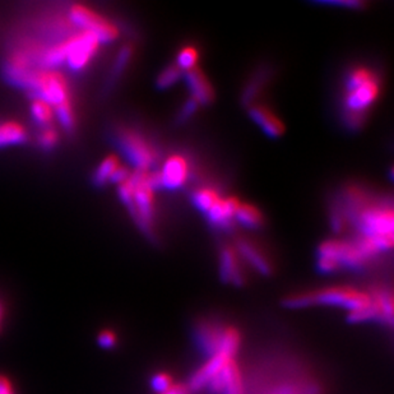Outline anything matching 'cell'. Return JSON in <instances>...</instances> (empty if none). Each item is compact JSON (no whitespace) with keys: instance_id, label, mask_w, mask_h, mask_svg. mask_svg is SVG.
<instances>
[{"instance_id":"6da1fadb","label":"cell","mask_w":394,"mask_h":394,"mask_svg":"<svg viewBox=\"0 0 394 394\" xmlns=\"http://www.w3.org/2000/svg\"><path fill=\"white\" fill-rule=\"evenodd\" d=\"M161 181L159 171H141L130 172L127 181L119 186V198L128 208L129 215L138 229L153 242L154 233V193L160 190Z\"/></svg>"},{"instance_id":"7a4b0ae2","label":"cell","mask_w":394,"mask_h":394,"mask_svg":"<svg viewBox=\"0 0 394 394\" xmlns=\"http://www.w3.org/2000/svg\"><path fill=\"white\" fill-rule=\"evenodd\" d=\"M380 93L379 75L368 66H356L347 73L343 96V123L356 132L362 128L373 104Z\"/></svg>"},{"instance_id":"3957f363","label":"cell","mask_w":394,"mask_h":394,"mask_svg":"<svg viewBox=\"0 0 394 394\" xmlns=\"http://www.w3.org/2000/svg\"><path fill=\"white\" fill-rule=\"evenodd\" d=\"M370 294L350 286H330L318 290L303 291L283 300V305L291 309L309 306H336L345 307L348 313L370 305Z\"/></svg>"},{"instance_id":"277c9868","label":"cell","mask_w":394,"mask_h":394,"mask_svg":"<svg viewBox=\"0 0 394 394\" xmlns=\"http://www.w3.org/2000/svg\"><path fill=\"white\" fill-rule=\"evenodd\" d=\"M369 262L354 240L330 239L323 242L316 249V269L322 274H336L342 268L361 271Z\"/></svg>"},{"instance_id":"5b68a950","label":"cell","mask_w":394,"mask_h":394,"mask_svg":"<svg viewBox=\"0 0 394 394\" xmlns=\"http://www.w3.org/2000/svg\"><path fill=\"white\" fill-rule=\"evenodd\" d=\"M114 141L134 170L152 171L159 162L160 153L157 147L136 129L118 128L114 133Z\"/></svg>"},{"instance_id":"8992f818","label":"cell","mask_w":394,"mask_h":394,"mask_svg":"<svg viewBox=\"0 0 394 394\" xmlns=\"http://www.w3.org/2000/svg\"><path fill=\"white\" fill-rule=\"evenodd\" d=\"M68 16L78 30L93 33L101 44L113 42L119 37V28L116 24L87 6L73 4Z\"/></svg>"},{"instance_id":"52a82bcc","label":"cell","mask_w":394,"mask_h":394,"mask_svg":"<svg viewBox=\"0 0 394 394\" xmlns=\"http://www.w3.org/2000/svg\"><path fill=\"white\" fill-rule=\"evenodd\" d=\"M100 44L101 42L93 33L80 30V33L72 35L69 40L65 64L72 72H81L96 57Z\"/></svg>"},{"instance_id":"ba28073f","label":"cell","mask_w":394,"mask_h":394,"mask_svg":"<svg viewBox=\"0 0 394 394\" xmlns=\"http://www.w3.org/2000/svg\"><path fill=\"white\" fill-rule=\"evenodd\" d=\"M190 174L189 161L183 154H171L159 171L161 188L168 190H177L186 186Z\"/></svg>"},{"instance_id":"9c48e42d","label":"cell","mask_w":394,"mask_h":394,"mask_svg":"<svg viewBox=\"0 0 394 394\" xmlns=\"http://www.w3.org/2000/svg\"><path fill=\"white\" fill-rule=\"evenodd\" d=\"M242 202L236 197H227L221 198L220 201L209 209L204 215L209 225L213 229H217L220 231L230 233L235 226V213L239 208Z\"/></svg>"},{"instance_id":"30bf717a","label":"cell","mask_w":394,"mask_h":394,"mask_svg":"<svg viewBox=\"0 0 394 394\" xmlns=\"http://www.w3.org/2000/svg\"><path fill=\"white\" fill-rule=\"evenodd\" d=\"M230 360H231L230 357H227L226 355L221 354V352L208 357V360L204 362L198 370L194 371L192 374V377L186 384L189 391L190 392H198V391L207 388L211 380L221 374V371L224 370L226 364Z\"/></svg>"},{"instance_id":"8fae6325","label":"cell","mask_w":394,"mask_h":394,"mask_svg":"<svg viewBox=\"0 0 394 394\" xmlns=\"http://www.w3.org/2000/svg\"><path fill=\"white\" fill-rule=\"evenodd\" d=\"M225 327L216 321L204 319L201 321L195 328V339L202 350V352L208 357L220 352L221 339Z\"/></svg>"},{"instance_id":"7c38bea8","label":"cell","mask_w":394,"mask_h":394,"mask_svg":"<svg viewBox=\"0 0 394 394\" xmlns=\"http://www.w3.org/2000/svg\"><path fill=\"white\" fill-rule=\"evenodd\" d=\"M220 276L221 280L233 286H244L245 276L242 272V258L233 247L225 245L220 251Z\"/></svg>"},{"instance_id":"4fadbf2b","label":"cell","mask_w":394,"mask_h":394,"mask_svg":"<svg viewBox=\"0 0 394 394\" xmlns=\"http://www.w3.org/2000/svg\"><path fill=\"white\" fill-rule=\"evenodd\" d=\"M186 86L192 93V98L195 100L199 106L209 105L215 100V89L212 87L206 74L202 72L198 66L190 71H186L184 74Z\"/></svg>"},{"instance_id":"5bb4252c","label":"cell","mask_w":394,"mask_h":394,"mask_svg":"<svg viewBox=\"0 0 394 394\" xmlns=\"http://www.w3.org/2000/svg\"><path fill=\"white\" fill-rule=\"evenodd\" d=\"M251 120L269 138H280L285 133V125L280 118L272 113L267 106L253 105L249 107Z\"/></svg>"},{"instance_id":"9a60e30c","label":"cell","mask_w":394,"mask_h":394,"mask_svg":"<svg viewBox=\"0 0 394 394\" xmlns=\"http://www.w3.org/2000/svg\"><path fill=\"white\" fill-rule=\"evenodd\" d=\"M235 249L238 251L239 257L242 258L247 263H249L250 266L253 267L258 274H263V276H271L274 272V267H272V263L269 262V259L253 242L240 239L236 242Z\"/></svg>"},{"instance_id":"2e32d148","label":"cell","mask_w":394,"mask_h":394,"mask_svg":"<svg viewBox=\"0 0 394 394\" xmlns=\"http://www.w3.org/2000/svg\"><path fill=\"white\" fill-rule=\"evenodd\" d=\"M221 379L224 384L222 394H245V383L242 370L235 359H231L226 364L224 370L221 371Z\"/></svg>"},{"instance_id":"e0dca14e","label":"cell","mask_w":394,"mask_h":394,"mask_svg":"<svg viewBox=\"0 0 394 394\" xmlns=\"http://www.w3.org/2000/svg\"><path fill=\"white\" fill-rule=\"evenodd\" d=\"M28 141L27 130L18 121L0 123V148L24 145Z\"/></svg>"},{"instance_id":"ac0fdd59","label":"cell","mask_w":394,"mask_h":394,"mask_svg":"<svg viewBox=\"0 0 394 394\" xmlns=\"http://www.w3.org/2000/svg\"><path fill=\"white\" fill-rule=\"evenodd\" d=\"M119 166H120V161L118 156L110 154L105 157L92 175V184L96 188H102L106 186L107 183H110L114 172Z\"/></svg>"},{"instance_id":"d6986e66","label":"cell","mask_w":394,"mask_h":394,"mask_svg":"<svg viewBox=\"0 0 394 394\" xmlns=\"http://www.w3.org/2000/svg\"><path fill=\"white\" fill-rule=\"evenodd\" d=\"M235 221H238L247 229L256 230L263 226V215L256 206L248 203H240L239 208L235 213Z\"/></svg>"},{"instance_id":"ffe728a7","label":"cell","mask_w":394,"mask_h":394,"mask_svg":"<svg viewBox=\"0 0 394 394\" xmlns=\"http://www.w3.org/2000/svg\"><path fill=\"white\" fill-rule=\"evenodd\" d=\"M133 54H134V48L132 44H125L121 46L120 51L114 62L109 80H107V89H110L120 78L121 74L124 73L130 63Z\"/></svg>"},{"instance_id":"44dd1931","label":"cell","mask_w":394,"mask_h":394,"mask_svg":"<svg viewBox=\"0 0 394 394\" xmlns=\"http://www.w3.org/2000/svg\"><path fill=\"white\" fill-rule=\"evenodd\" d=\"M242 346V333L233 325H227L224 330L220 352L226 355L230 359H235Z\"/></svg>"},{"instance_id":"7402d4cb","label":"cell","mask_w":394,"mask_h":394,"mask_svg":"<svg viewBox=\"0 0 394 394\" xmlns=\"http://www.w3.org/2000/svg\"><path fill=\"white\" fill-rule=\"evenodd\" d=\"M220 199H221V197H220L217 190L213 188H209V186L198 188L192 194V203H193L194 207L202 212L203 215H206L209 209L212 208Z\"/></svg>"},{"instance_id":"603a6c76","label":"cell","mask_w":394,"mask_h":394,"mask_svg":"<svg viewBox=\"0 0 394 394\" xmlns=\"http://www.w3.org/2000/svg\"><path fill=\"white\" fill-rule=\"evenodd\" d=\"M31 115H33V120L36 124L41 125L42 128L50 127L51 123L54 120V107L51 105L48 104L45 100L42 98H33V104H31Z\"/></svg>"},{"instance_id":"cb8c5ba5","label":"cell","mask_w":394,"mask_h":394,"mask_svg":"<svg viewBox=\"0 0 394 394\" xmlns=\"http://www.w3.org/2000/svg\"><path fill=\"white\" fill-rule=\"evenodd\" d=\"M267 81H268V71H260V72L256 73L251 81L244 89L242 97V104L245 106H251V102L257 98L260 89H263Z\"/></svg>"},{"instance_id":"d4e9b609","label":"cell","mask_w":394,"mask_h":394,"mask_svg":"<svg viewBox=\"0 0 394 394\" xmlns=\"http://www.w3.org/2000/svg\"><path fill=\"white\" fill-rule=\"evenodd\" d=\"M183 77V71L177 64H170L162 69L156 78L157 89H168L172 87Z\"/></svg>"},{"instance_id":"484cf974","label":"cell","mask_w":394,"mask_h":394,"mask_svg":"<svg viewBox=\"0 0 394 394\" xmlns=\"http://www.w3.org/2000/svg\"><path fill=\"white\" fill-rule=\"evenodd\" d=\"M54 113L57 115L59 124L66 132H73L75 128V114L73 109L72 100L66 101L64 104L54 107Z\"/></svg>"},{"instance_id":"4316f807","label":"cell","mask_w":394,"mask_h":394,"mask_svg":"<svg viewBox=\"0 0 394 394\" xmlns=\"http://www.w3.org/2000/svg\"><path fill=\"white\" fill-rule=\"evenodd\" d=\"M198 51L197 48L193 46H186L179 51L177 57V65L183 71H190L197 66V62H198Z\"/></svg>"},{"instance_id":"83f0119b","label":"cell","mask_w":394,"mask_h":394,"mask_svg":"<svg viewBox=\"0 0 394 394\" xmlns=\"http://www.w3.org/2000/svg\"><path fill=\"white\" fill-rule=\"evenodd\" d=\"M37 142H39L40 148H42L44 151L54 150L59 142V133L57 129L53 128L51 125L41 129L37 136Z\"/></svg>"},{"instance_id":"f1b7e54d","label":"cell","mask_w":394,"mask_h":394,"mask_svg":"<svg viewBox=\"0 0 394 394\" xmlns=\"http://www.w3.org/2000/svg\"><path fill=\"white\" fill-rule=\"evenodd\" d=\"M175 383L171 378V375L165 373V371H159L156 374H153L151 378V386L153 391L159 394L166 393L172 388Z\"/></svg>"},{"instance_id":"f546056e","label":"cell","mask_w":394,"mask_h":394,"mask_svg":"<svg viewBox=\"0 0 394 394\" xmlns=\"http://www.w3.org/2000/svg\"><path fill=\"white\" fill-rule=\"evenodd\" d=\"M198 107H199V104H198L195 100H193L192 97L188 98L186 102H184V105L181 106V109L179 110V113H177V124H184V123H186L189 119H192L194 114L197 113Z\"/></svg>"},{"instance_id":"4dcf8cb0","label":"cell","mask_w":394,"mask_h":394,"mask_svg":"<svg viewBox=\"0 0 394 394\" xmlns=\"http://www.w3.org/2000/svg\"><path fill=\"white\" fill-rule=\"evenodd\" d=\"M118 334L113 330H102L97 336V343L105 350H113L118 346Z\"/></svg>"},{"instance_id":"1f68e13d","label":"cell","mask_w":394,"mask_h":394,"mask_svg":"<svg viewBox=\"0 0 394 394\" xmlns=\"http://www.w3.org/2000/svg\"><path fill=\"white\" fill-rule=\"evenodd\" d=\"M330 227L336 233H341L346 227V217L343 216L339 207H333L330 211Z\"/></svg>"},{"instance_id":"d6a6232c","label":"cell","mask_w":394,"mask_h":394,"mask_svg":"<svg viewBox=\"0 0 394 394\" xmlns=\"http://www.w3.org/2000/svg\"><path fill=\"white\" fill-rule=\"evenodd\" d=\"M321 4H324V6H336V7H346V8H354L360 9L365 7V3L362 1H357V0H354V1H350V0H346V1H322Z\"/></svg>"},{"instance_id":"836d02e7","label":"cell","mask_w":394,"mask_h":394,"mask_svg":"<svg viewBox=\"0 0 394 394\" xmlns=\"http://www.w3.org/2000/svg\"><path fill=\"white\" fill-rule=\"evenodd\" d=\"M0 394H16V389L10 379L0 374Z\"/></svg>"},{"instance_id":"e575fe53","label":"cell","mask_w":394,"mask_h":394,"mask_svg":"<svg viewBox=\"0 0 394 394\" xmlns=\"http://www.w3.org/2000/svg\"><path fill=\"white\" fill-rule=\"evenodd\" d=\"M192 392L189 391V388L186 384H174L169 392L163 394H190Z\"/></svg>"},{"instance_id":"d590c367","label":"cell","mask_w":394,"mask_h":394,"mask_svg":"<svg viewBox=\"0 0 394 394\" xmlns=\"http://www.w3.org/2000/svg\"><path fill=\"white\" fill-rule=\"evenodd\" d=\"M4 319H6V306L3 304V301L0 300V333L4 327Z\"/></svg>"}]
</instances>
